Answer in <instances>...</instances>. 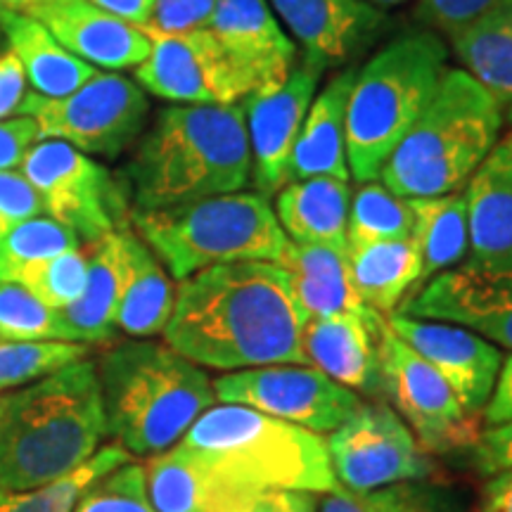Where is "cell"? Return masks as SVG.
<instances>
[{"mask_svg":"<svg viewBox=\"0 0 512 512\" xmlns=\"http://www.w3.org/2000/svg\"><path fill=\"white\" fill-rule=\"evenodd\" d=\"M302 325L285 268L238 261L178 280L162 335L188 361L230 373L275 363L306 366Z\"/></svg>","mask_w":512,"mask_h":512,"instance_id":"1","label":"cell"},{"mask_svg":"<svg viewBox=\"0 0 512 512\" xmlns=\"http://www.w3.org/2000/svg\"><path fill=\"white\" fill-rule=\"evenodd\" d=\"M249 181L252 150L242 102L166 107L124 171L131 211L240 192Z\"/></svg>","mask_w":512,"mask_h":512,"instance_id":"2","label":"cell"},{"mask_svg":"<svg viewBox=\"0 0 512 512\" xmlns=\"http://www.w3.org/2000/svg\"><path fill=\"white\" fill-rule=\"evenodd\" d=\"M107 434L95 363H79L0 396V489L50 484L98 451Z\"/></svg>","mask_w":512,"mask_h":512,"instance_id":"3","label":"cell"},{"mask_svg":"<svg viewBox=\"0 0 512 512\" xmlns=\"http://www.w3.org/2000/svg\"><path fill=\"white\" fill-rule=\"evenodd\" d=\"M95 368L107 434L131 456L174 448L216 401L211 377L169 344L119 342Z\"/></svg>","mask_w":512,"mask_h":512,"instance_id":"4","label":"cell"},{"mask_svg":"<svg viewBox=\"0 0 512 512\" xmlns=\"http://www.w3.org/2000/svg\"><path fill=\"white\" fill-rule=\"evenodd\" d=\"M501 128V102L465 69H446L437 93L382 166L380 181L408 200L463 190Z\"/></svg>","mask_w":512,"mask_h":512,"instance_id":"5","label":"cell"},{"mask_svg":"<svg viewBox=\"0 0 512 512\" xmlns=\"http://www.w3.org/2000/svg\"><path fill=\"white\" fill-rule=\"evenodd\" d=\"M178 444L249 489L337 494L328 446L320 434L235 403L211 406Z\"/></svg>","mask_w":512,"mask_h":512,"instance_id":"6","label":"cell"},{"mask_svg":"<svg viewBox=\"0 0 512 512\" xmlns=\"http://www.w3.org/2000/svg\"><path fill=\"white\" fill-rule=\"evenodd\" d=\"M446 60L437 34L413 31L358 69L347 107V162L358 183L380 178L394 147L437 93Z\"/></svg>","mask_w":512,"mask_h":512,"instance_id":"7","label":"cell"},{"mask_svg":"<svg viewBox=\"0 0 512 512\" xmlns=\"http://www.w3.org/2000/svg\"><path fill=\"white\" fill-rule=\"evenodd\" d=\"M131 226L176 280L238 261L280 264L290 242L271 200L247 190L178 207L131 211Z\"/></svg>","mask_w":512,"mask_h":512,"instance_id":"8","label":"cell"},{"mask_svg":"<svg viewBox=\"0 0 512 512\" xmlns=\"http://www.w3.org/2000/svg\"><path fill=\"white\" fill-rule=\"evenodd\" d=\"M43 211L74 230L83 242H98L105 235L131 226V202L124 181H117L91 155L64 140H38L19 164Z\"/></svg>","mask_w":512,"mask_h":512,"instance_id":"9","label":"cell"},{"mask_svg":"<svg viewBox=\"0 0 512 512\" xmlns=\"http://www.w3.org/2000/svg\"><path fill=\"white\" fill-rule=\"evenodd\" d=\"M19 114L36 121L41 140H64L86 155L114 159L143 133L150 100L138 81L98 72L64 98L27 93Z\"/></svg>","mask_w":512,"mask_h":512,"instance_id":"10","label":"cell"},{"mask_svg":"<svg viewBox=\"0 0 512 512\" xmlns=\"http://www.w3.org/2000/svg\"><path fill=\"white\" fill-rule=\"evenodd\" d=\"M325 446L337 482L356 494L392 484L422 482L434 472L430 453L387 403H361L330 432Z\"/></svg>","mask_w":512,"mask_h":512,"instance_id":"11","label":"cell"},{"mask_svg":"<svg viewBox=\"0 0 512 512\" xmlns=\"http://www.w3.org/2000/svg\"><path fill=\"white\" fill-rule=\"evenodd\" d=\"M380 368L382 394L427 453L472 448L479 437L477 418L465 411L444 377L389 330L387 320L380 328Z\"/></svg>","mask_w":512,"mask_h":512,"instance_id":"12","label":"cell"},{"mask_svg":"<svg viewBox=\"0 0 512 512\" xmlns=\"http://www.w3.org/2000/svg\"><path fill=\"white\" fill-rule=\"evenodd\" d=\"M216 401L247 406L316 434L337 430L361 406V396L313 366L275 363L230 370L214 380Z\"/></svg>","mask_w":512,"mask_h":512,"instance_id":"13","label":"cell"},{"mask_svg":"<svg viewBox=\"0 0 512 512\" xmlns=\"http://www.w3.org/2000/svg\"><path fill=\"white\" fill-rule=\"evenodd\" d=\"M150 41V55L136 67L145 93L174 105H238L256 91L252 76L207 27Z\"/></svg>","mask_w":512,"mask_h":512,"instance_id":"14","label":"cell"},{"mask_svg":"<svg viewBox=\"0 0 512 512\" xmlns=\"http://www.w3.org/2000/svg\"><path fill=\"white\" fill-rule=\"evenodd\" d=\"M323 72V64L302 55L285 81L259 88L242 100L252 150V181L261 195H275L290 183L294 143L316 98Z\"/></svg>","mask_w":512,"mask_h":512,"instance_id":"15","label":"cell"},{"mask_svg":"<svg viewBox=\"0 0 512 512\" xmlns=\"http://www.w3.org/2000/svg\"><path fill=\"white\" fill-rule=\"evenodd\" d=\"M399 313L460 325L512 351V266L463 261L434 275Z\"/></svg>","mask_w":512,"mask_h":512,"instance_id":"16","label":"cell"},{"mask_svg":"<svg viewBox=\"0 0 512 512\" xmlns=\"http://www.w3.org/2000/svg\"><path fill=\"white\" fill-rule=\"evenodd\" d=\"M384 320L396 337L444 377L467 413L477 418L484 411L503 363L496 344L444 320L413 318L399 311L387 313Z\"/></svg>","mask_w":512,"mask_h":512,"instance_id":"17","label":"cell"},{"mask_svg":"<svg viewBox=\"0 0 512 512\" xmlns=\"http://www.w3.org/2000/svg\"><path fill=\"white\" fill-rule=\"evenodd\" d=\"M24 15L41 22L55 41L93 67L136 69L150 55L152 41L136 24L110 15L91 0H31Z\"/></svg>","mask_w":512,"mask_h":512,"instance_id":"18","label":"cell"},{"mask_svg":"<svg viewBox=\"0 0 512 512\" xmlns=\"http://www.w3.org/2000/svg\"><path fill=\"white\" fill-rule=\"evenodd\" d=\"M382 316H325L306 318L302 325V351L306 366L318 368L356 394L382 396L380 328Z\"/></svg>","mask_w":512,"mask_h":512,"instance_id":"19","label":"cell"},{"mask_svg":"<svg viewBox=\"0 0 512 512\" xmlns=\"http://www.w3.org/2000/svg\"><path fill=\"white\" fill-rule=\"evenodd\" d=\"M207 29L259 88L278 86L297 64V43L285 34L268 0H216Z\"/></svg>","mask_w":512,"mask_h":512,"instance_id":"20","label":"cell"},{"mask_svg":"<svg viewBox=\"0 0 512 512\" xmlns=\"http://www.w3.org/2000/svg\"><path fill=\"white\" fill-rule=\"evenodd\" d=\"M306 57L325 69L347 62L382 24V10L366 0H268Z\"/></svg>","mask_w":512,"mask_h":512,"instance_id":"21","label":"cell"},{"mask_svg":"<svg viewBox=\"0 0 512 512\" xmlns=\"http://www.w3.org/2000/svg\"><path fill=\"white\" fill-rule=\"evenodd\" d=\"M463 195L470 228L465 261L512 266V131L498 138Z\"/></svg>","mask_w":512,"mask_h":512,"instance_id":"22","label":"cell"},{"mask_svg":"<svg viewBox=\"0 0 512 512\" xmlns=\"http://www.w3.org/2000/svg\"><path fill=\"white\" fill-rule=\"evenodd\" d=\"M145 482L157 512H238L261 491L219 475L181 444L150 458Z\"/></svg>","mask_w":512,"mask_h":512,"instance_id":"23","label":"cell"},{"mask_svg":"<svg viewBox=\"0 0 512 512\" xmlns=\"http://www.w3.org/2000/svg\"><path fill=\"white\" fill-rule=\"evenodd\" d=\"M356 72V67H349L316 93L294 143L290 181L318 176L339 178V181L351 178L347 162V107Z\"/></svg>","mask_w":512,"mask_h":512,"instance_id":"24","label":"cell"},{"mask_svg":"<svg viewBox=\"0 0 512 512\" xmlns=\"http://www.w3.org/2000/svg\"><path fill=\"white\" fill-rule=\"evenodd\" d=\"M351 188L339 178H302L275 192V216L287 240L347 252Z\"/></svg>","mask_w":512,"mask_h":512,"instance_id":"25","label":"cell"},{"mask_svg":"<svg viewBox=\"0 0 512 512\" xmlns=\"http://www.w3.org/2000/svg\"><path fill=\"white\" fill-rule=\"evenodd\" d=\"M278 266L290 275L292 297L304 320L344 313L368 316L373 311L361 302L351 285L347 252L320 245H299L290 240Z\"/></svg>","mask_w":512,"mask_h":512,"instance_id":"26","label":"cell"},{"mask_svg":"<svg viewBox=\"0 0 512 512\" xmlns=\"http://www.w3.org/2000/svg\"><path fill=\"white\" fill-rule=\"evenodd\" d=\"M124 252V287H121L117 328L131 337L162 335L174 311L176 290L155 252L133 233L119 230Z\"/></svg>","mask_w":512,"mask_h":512,"instance_id":"27","label":"cell"},{"mask_svg":"<svg viewBox=\"0 0 512 512\" xmlns=\"http://www.w3.org/2000/svg\"><path fill=\"white\" fill-rule=\"evenodd\" d=\"M8 50L17 55L29 86L43 98H64L91 81L98 69L79 60L55 41V36L34 17L17 10L0 8Z\"/></svg>","mask_w":512,"mask_h":512,"instance_id":"28","label":"cell"},{"mask_svg":"<svg viewBox=\"0 0 512 512\" xmlns=\"http://www.w3.org/2000/svg\"><path fill=\"white\" fill-rule=\"evenodd\" d=\"M88 278L81 297L60 311L69 342H107L117 332V311L124 287V252L117 233L91 242Z\"/></svg>","mask_w":512,"mask_h":512,"instance_id":"29","label":"cell"},{"mask_svg":"<svg viewBox=\"0 0 512 512\" xmlns=\"http://www.w3.org/2000/svg\"><path fill=\"white\" fill-rule=\"evenodd\" d=\"M411 242L420 259L418 285L463 264L470 254V228L463 190L437 197H413Z\"/></svg>","mask_w":512,"mask_h":512,"instance_id":"30","label":"cell"},{"mask_svg":"<svg viewBox=\"0 0 512 512\" xmlns=\"http://www.w3.org/2000/svg\"><path fill=\"white\" fill-rule=\"evenodd\" d=\"M463 69L501 105H512V0H501L451 36Z\"/></svg>","mask_w":512,"mask_h":512,"instance_id":"31","label":"cell"},{"mask_svg":"<svg viewBox=\"0 0 512 512\" xmlns=\"http://www.w3.org/2000/svg\"><path fill=\"white\" fill-rule=\"evenodd\" d=\"M347 261L356 294L377 313H392L420 280V259L411 238L349 247Z\"/></svg>","mask_w":512,"mask_h":512,"instance_id":"32","label":"cell"},{"mask_svg":"<svg viewBox=\"0 0 512 512\" xmlns=\"http://www.w3.org/2000/svg\"><path fill=\"white\" fill-rule=\"evenodd\" d=\"M131 460V453L124 446L110 444L95 451L91 460H86L74 472L55 482L36 486L29 491H3L0 489V512H74L83 491L100 477L110 475Z\"/></svg>","mask_w":512,"mask_h":512,"instance_id":"33","label":"cell"},{"mask_svg":"<svg viewBox=\"0 0 512 512\" xmlns=\"http://www.w3.org/2000/svg\"><path fill=\"white\" fill-rule=\"evenodd\" d=\"M411 228V200L396 195L380 178L361 183V188L351 195L347 249L382 240H406L411 238Z\"/></svg>","mask_w":512,"mask_h":512,"instance_id":"34","label":"cell"},{"mask_svg":"<svg viewBox=\"0 0 512 512\" xmlns=\"http://www.w3.org/2000/svg\"><path fill=\"white\" fill-rule=\"evenodd\" d=\"M79 235L50 216L17 223L0 238V283H15L22 268L79 249Z\"/></svg>","mask_w":512,"mask_h":512,"instance_id":"35","label":"cell"},{"mask_svg":"<svg viewBox=\"0 0 512 512\" xmlns=\"http://www.w3.org/2000/svg\"><path fill=\"white\" fill-rule=\"evenodd\" d=\"M88 354L91 349L81 342H0V392L43 380L57 370L83 361Z\"/></svg>","mask_w":512,"mask_h":512,"instance_id":"36","label":"cell"},{"mask_svg":"<svg viewBox=\"0 0 512 512\" xmlns=\"http://www.w3.org/2000/svg\"><path fill=\"white\" fill-rule=\"evenodd\" d=\"M318 512H451L439 489L420 482L382 486L373 491L325 494Z\"/></svg>","mask_w":512,"mask_h":512,"instance_id":"37","label":"cell"},{"mask_svg":"<svg viewBox=\"0 0 512 512\" xmlns=\"http://www.w3.org/2000/svg\"><path fill=\"white\" fill-rule=\"evenodd\" d=\"M0 339L3 342H69L62 316L19 283H0Z\"/></svg>","mask_w":512,"mask_h":512,"instance_id":"38","label":"cell"},{"mask_svg":"<svg viewBox=\"0 0 512 512\" xmlns=\"http://www.w3.org/2000/svg\"><path fill=\"white\" fill-rule=\"evenodd\" d=\"M88 278V254L81 249H69L50 259L36 261L27 268H22L15 283L48 304L50 309H67L81 297Z\"/></svg>","mask_w":512,"mask_h":512,"instance_id":"39","label":"cell"},{"mask_svg":"<svg viewBox=\"0 0 512 512\" xmlns=\"http://www.w3.org/2000/svg\"><path fill=\"white\" fill-rule=\"evenodd\" d=\"M74 512H157L147 496L145 465L124 463L83 491Z\"/></svg>","mask_w":512,"mask_h":512,"instance_id":"40","label":"cell"},{"mask_svg":"<svg viewBox=\"0 0 512 512\" xmlns=\"http://www.w3.org/2000/svg\"><path fill=\"white\" fill-rule=\"evenodd\" d=\"M216 0H155L143 24L147 36H176L204 29L214 12Z\"/></svg>","mask_w":512,"mask_h":512,"instance_id":"41","label":"cell"},{"mask_svg":"<svg viewBox=\"0 0 512 512\" xmlns=\"http://www.w3.org/2000/svg\"><path fill=\"white\" fill-rule=\"evenodd\" d=\"M46 214L41 197L19 171H0V238L17 223Z\"/></svg>","mask_w":512,"mask_h":512,"instance_id":"42","label":"cell"},{"mask_svg":"<svg viewBox=\"0 0 512 512\" xmlns=\"http://www.w3.org/2000/svg\"><path fill=\"white\" fill-rule=\"evenodd\" d=\"M501 0H420V15L430 27L451 38Z\"/></svg>","mask_w":512,"mask_h":512,"instance_id":"43","label":"cell"},{"mask_svg":"<svg viewBox=\"0 0 512 512\" xmlns=\"http://www.w3.org/2000/svg\"><path fill=\"white\" fill-rule=\"evenodd\" d=\"M472 460L482 475H496L512 467V420L486 427L472 444Z\"/></svg>","mask_w":512,"mask_h":512,"instance_id":"44","label":"cell"},{"mask_svg":"<svg viewBox=\"0 0 512 512\" xmlns=\"http://www.w3.org/2000/svg\"><path fill=\"white\" fill-rule=\"evenodd\" d=\"M38 140V126L31 117L0 121V171H12L22 164L29 147Z\"/></svg>","mask_w":512,"mask_h":512,"instance_id":"45","label":"cell"},{"mask_svg":"<svg viewBox=\"0 0 512 512\" xmlns=\"http://www.w3.org/2000/svg\"><path fill=\"white\" fill-rule=\"evenodd\" d=\"M238 512H318V494L290 489H261Z\"/></svg>","mask_w":512,"mask_h":512,"instance_id":"46","label":"cell"},{"mask_svg":"<svg viewBox=\"0 0 512 512\" xmlns=\"http://www.w3.org/2000/svg\"><path fill=\"white\" fill-rule=\"evenodd\" d=\"M27 86V74L17 55L12 50L0 53V121H8L19 114V107L29 93Z\"/></svg>","mask_w":512,"mask_h":512,"instance_id":"47","label":"cell"},{"mask_svg":"<svg viewBox=\"0 0 512 512\" xmlns=\"http://www.w3.org/2000/svg\"><path fill=\"white\" fill-rule=\"evenodd\" d=\"M484 425L496 427L512 420V354L503 358L501 370H498L494 392L484 406Z\"/></svg>","mask_w":512,"mask_h":512,"instance_id":"48","label":"cell"},{"mask_svg":"<svg viewBox=\"0 0 512 512\" xmlns=\"http://www.w3.org/2000/svg\"><path fill=\"white\" fill-rule=\"evenodd\" d=\"M482 512H512V467L496 472L486 482Z\"/></svg>","mask_w":512,"mask_h":512,"instance_id":"49","label":"cell"},{"mask_svg":"<svg viewBox=\"0 0 512 512\" xmlns=\"http://www.w3.org/2000/svg\"><path fill=\"white\" fill-rule=\"evenodd\" d=\"M91 3L114 17L124 19L128 24L143 27L147 17H150L155 0H91Z\"/></svg>","mask_w":512,"mask_h":512,"instance_id":"50","label":"cell"},{"mask_svg":"<svg viewBox=\"0 0 512 512\" xmlns=\"http://www.w3.org/2000/svg\"><path fill=\"white\" fill-rule=\"evenodd\" d=\"M31 3V0H0V8L3 10H17L22 12L27 5Z\"/></svg>","mask_w":512,"mask_h":512,"instance_id":"51","label":"cell"},{"mask_svg":"<svg viewBox=\"0 0 512 512\" xmlns=\"http://www.w3.org/2000/svg\"><path fill=\"white\" fill-rule=\"evenodd\" d=\"M366 3L375 5L377 10H384V8H399V5L406 3V0H366Z\"/></svg>","mask_w":512,"mask_h":512,"instance_id":"52","label":"cell"},{"mask_svg":"<svg viewBox=\"0 0 512 512\" xmlns=\"http://www.w3.org/2000/svg\"><path fill=\"white\" fill-rule=\"evenodd\" d=\"M8 50V41H5V31H3V24H0V53H5Z\"/></svg>","mask_w":512,"mask_h":512,"instance_id":"53","label":"cell"},{"mask_svg":"<svg viewBox=\"0 0 512 512\" xmlns=\"http://www.w3.org/2000/svg\"><path fill=\"white\" fill-rule=\"evenodd\" d=\"M508 117H510V124H512V105H510V114H508Z\"/></svg>","mask_w":512,"mask_h":512,"instance_id":"54","label":"cell"}]
</instances>
